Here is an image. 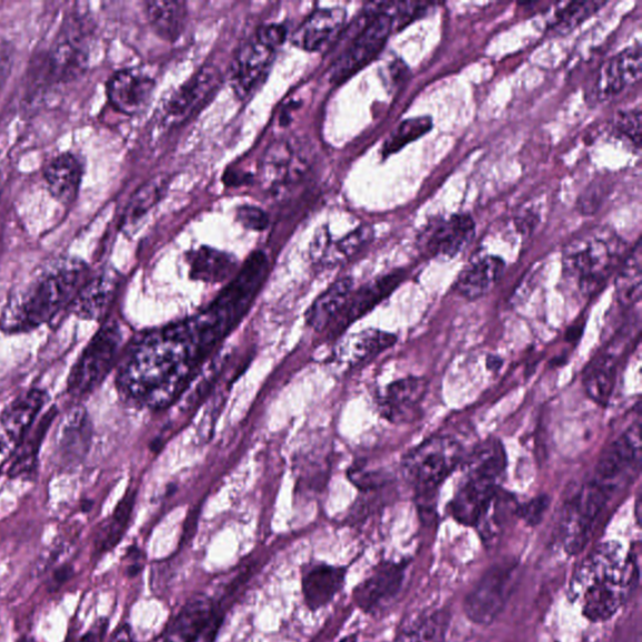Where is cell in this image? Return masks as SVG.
<instances>
[{"label": "cell", "instance_id": "obj_1", "mask_svg": "<svg viewBox=\"0 0 642 642\" xmlns=\"http://www.w3.org/2000/svg\"><path fill=\"white\" fill-rule=\"evenodd\" d=\"M639 582V568L621 544H599L573 573L570 595L580 601L582 614L591 622H605L625 604Z\"/></svg>", "mask_w": 642, "mask_h": 642}, {"label": "cell", "instance_id": "obj_2", "mask_svg": "<svg viewBox=\"0 0 642 642\" xmlns=\"http://www.w3.org/2000/svg\"><path fill=\"white\" fill-rule=\"evenodd\" d=\"M89 280L80 260L64 259L46 268L9 300L0 325L7 333H23L41 327L72 301Z\"/></svg>", "mask_w": 642, "mask_h": 642}, {"label": "cell", "instance_id": "obj_3", "mask_svg": "<svg viewBox=\"0 0 642 642\" xmlns=\"http://www.w3.org/2000/svg\"><path fill=\"white\" fill-rule=\"evenodd\" d=\"M504 472L505 453L499 441L477 447L463 467L461 483L450 504L452 518L464 526L475 528L484 509L500 491Z\"/></svg>", "mask_w": 642, "mask_h": 642}, {"label": "cell", "instance_id": "obj_4", "mask_svg": "<svg viewBox=\"0 0 642 642\" xmlns=\"http://www.w3.org/2000/svg\"><path fill=\"white\" fill-rule=\"evenodd\" d=\"M622 254L624 242L615 232L591 230L571 242L563 257V267L583 293L591 294L605 283Z\"/></svg>", "mask_w": 642, "mask_h": 642}, {"label": "cell", "instance_id": "obj_5", "mask_svg": "<svg viewBox=\"0 0 642 642\" xmlns=\"http://www.w3.org/2000/svg\"><path fill=\"white\" fill-rule=\"evenodd\" d=\"M285 38V27L268 24L240 48L231 70V86L240 100L250 99L267 81L278 48Z\"/></svg>", "mask_w": 642, "mask_h": 642}, {"label": "cell", "instance_id": "obj_6", "mask_svg": "<svg viewBox=\"0 0 642 642\" xmlns=\"http://www.w3.org/2000/svg\"><path fill=\"white\" fill-rule=\"evenodd\" d=\"M122 343L120 324L114 320L106 321L74 364L68 378V393L82 398L93 392L116 365Z\"/></svg>", "mask_w": 642, "mask_h": 642}, {"label": "cell", "instance_id": "obj_7", "mask_svg": "<svg viewBox=\"0 0 642 642\" xmlns=\"http://www.w3.org/2000/svg\"><path fill=\"white\" fill-rule=\"evenodd\" d=\"M462 459L461 445L450 437H432L404 457V479L421 494L431 493Z\"/></svg>", "mask_w": 642, "mask_h": 642}, {"label": "cell", "instance_id": "obj_8", "mask_svg": "<svg viewBox=\"0 0 642 642\" xmlns=\"http://www.w3.org/2000/svg\"><path fill=\"white\" fill-rule=\"evenodd\" d=\"M389 6L369 4L367 21L330 68V81L335 84L348 81L382 52L394 28L393 16L387 9Z\"/></svg>", "mask_w": 642, "mask_h": 642}, {"label": "cell", "instance_id": "obj_9", "mask_svg": "<svg viewBox=\"0 0 642 642\" xmlns=\"http://www.w3.org/2000/svg\"><path fill=\"white\" fill-rule=\"evenodd\" d=\"M519 562L505 560L483 573L465 596L463 610L473 624L488 626L498 619L512 595Z\"/></svg>", "mask_w": 642, "mask_h": 642}, {"label": "cell", "instance_id": "obj_10", "mask_svg": "<svg viewBox=\"0 0 642 642\" xmlns=\"http://www.w3.org/2000/svg\"><path fill=\"white\" fill-rule=\"evenodd\" d=\"M610 485L593 479L566 505L561 524L563 549L576 556L586 549L600 514L614 493Z\"/></svg>", "mask_w": 642, "mask_h": 642}, {"label": "cell", "instance_id": "obj_11", "mask_svg": "<svg viewBox=\"0 0 642 642\" xmlns=\"http://www.w3.org/2000/svg\"><path fill=\"white\" fill-rule=\"evenodd\" d=\"M221 82L222 77L218 67L208 64L200 68L171 97L164 110V121L171 128L189 121L217 94Z\"/></svg>", "mask_w": 642, "mask_h": 642}, {"label": "cell", "instance_id": "obj_12", "mask_svg": "<svg viewBox=\"0 0 642 642\" xmlns=\"http://www.w3.org/2000/svg\"><path fill=\"white\" fill-rule=\"evenodd\" d=\"M407 563L385 561L360 582L353 592L354 604L365 614H375L397 598L402 590Z\"/></svg>", "mask_w": 642, "mask_h": 642}, {"label": "cell", "instance_id": "obj_13", "mask_svg": "<svg viewBox=\"0 0 642 642\" xmlns=\"http://www.w3.org/2000/svg\"><path fill=\"white\" fill-rule=\"evenodd\" d=\"M403 279L404 272L398 270L353 291L342 313H340L332 327L328 329L329 335L334 338L343 334L348 327L355 323L360 318H363L369 311L381 303V301L391 295L398 285L402 283Z\"/></svg>", "mask_w": 642, "mask_h": 642}, {"label": "cell", "instance_id": "obj_14", "mask_svg": "<svg viewBox=\"0 0 642 642\" xmlns=\"http://www.w3.org/2000/svg\"><path fill=\"white\" fill-rule=\"evenodd\" d=\"M47 402V394L39 389L19 395L16 401L7 407L0 414V451L6 455L13 452L24 434L29 431L43 405Z\"/></svg>", "mask_w": 642, "mask_h": 642}, {"label": "cell", "instance_id": "obj_15", "mask_svg": "<svg viewBox=\"0 0 642 642\" xmlns=\"http://www.w3.org/2000/svg\"><path fill=\"white\" fill-rule=\"evenodd\" d=\"M641 438L640 424L631 427L624 435L612 443L602 454L595 477L593 479L610 485L616 490L620 482L624 481L628 473L640 464Z\"/></svg>", "mask_w": 642, "mask_h": 642}, {"label": "cell", "instance_id": "obj_16", "mask_svg": "<svg viewBox=\"0 0 642 642\" xmlns=\"http://www.w3.org/2000/svg\"><path fill=\"white\" fill-rule=\"evenodd\" d=\"M427 392V382L423 378L410 377L399 379L388 384L377 397L379 412L393 423L411 422L417 415L423 397Z\"/></svg>", "mask_w": 642, "mask_h": 642}, {"label": "cell", "instance_id": "obj_17", "mask_svg": "<svg viewBox=\"0 0 642 642\" xmlns=\"http://www.w3.org/2000/svg\"><path fill=\"white\" fill-rule=\"evenodd\" d=\"M347 18L342 8L318 9L299 26L291 41L307 52L323 51L343 32Z\"/></svg>", "mask_w": 642, "mask_h": 642}, {"label": "cell", "instance_id": "obj_18", "mask_svg": "<svg viewBox=\"0 0 642 642\" xmlns=\"http://www.w3.org/2000/svg\"><path fill=\"white\" fill-rule=\"evenodd\" d=\"M92 442V424L83 408H76L64 417L57 432L56 457L62 467L83 461Z\"/></svg>", "mask_w": 642, "mask_h": 642}, {"label": "cell", "instance_id": "obj_19", "mask_svg": "<svg viewBox=\"0 0 642 642\" xmlns=\"http://www.w3.org/2000/svg\"><path fill=\"white\" fill-rule=\"evenodd\" d=\"M373 239V230L362 227L349 235L333 240L328 231H320L311 244L310 255L318 268L332 269L344 264L362 251Z\"/></svg>", "mask_w": 642, "mask_h": 642}, {"label": "cell", "instance_id": "obj_20", "mask_svg": "<svg viewBox=\"0 0 642 642\" xmlns=\"http://www.w3.org/2000/svg\"><path fill=\"white\" fill-rule=\"evenodd\" d=\"M347 569L318 562L309 565L301 575V591L305 605L311 611H318L332 604L338 593L343 590Z\"/></svg>", "mask_w": 642, "mask_h": 642}, {"label": "cell", "instance_id": "obj_21", "mask_svg": "<svg viewBox=\"0 0 642 642\" xmlns=\"http://www.w3.org/2000/svg\"><path fill=\"white\" fill-rule=\"evenodd\" d=\"M397 338L379 329H367L340 340L334 352L338 367L353 369L392 348Z\"/></svg>", "mask_w": 642, "mask_h": 642}, {"label": "cell", "instance_id": "obj_22", "mask_svg": "<svg viewBox=\"0 0 642 642\" xmlns=\"http://www.w3.org/2000/svg\"><path fill=\"white\" fill-rule=\"evenodd\" d=\"M154 90L152 78L132 70L114 73L107 86V93L117 111L136 114L146 109Z\"/></svg>", "mask_w": 642, "mask_h": 642}, {"label": "cell", "instance_id": "obj_23", "mask_svg": "<svg viewBox=\"0 0 642 642\" xmlns=\"http://www.w3.org/2000/svg\"><path fill=\"white\" fill-rule=\"evenodd\" d=\"M641 50L640 47H631L628 50L612 57L598 76L595 91L600 100H608L628 87L635 84L641 76Z\"/></svg>", "mask_w": 642, "mask_h": 642}, {"label": "cell", "instance_id": "obj_24", "mask_svg": "<svg viewBox=\"0 0 642 642\" xmlns=\"http://www.w3.org/2000/svg\"><path fill=\"white\" fill-rule=\"evenodd\" d=\"M119 285L120 278L114 271H103L102 274L87 280L72 301L73 313L87 320H101L111 308Z\"/></svg>", "mask_w": 642, "mask_h": 642}, {"label": "cell", "instance_id": "obj_25", "mask_svg": "<svg viewBox=\"0 0 642 642\" xmlns=\"http://www.w3.org/2000/svg\"><path fill=\"white\" fill-rule=\"evenodd\" d=\"M220 609L205 593L192 596L170 621L162 642H190Z\"/></svg>", "mask_w": 642, "mask_h": 642}, {"label": "cell", "instance_id": "obj_26", "mask_svg": "<svg viewBox=\"0 0 642 642\" xmlns=\"http://www.w3.org/2000/svg\"><path fill=\"white\" fill-rule=\"evenodd\" d=\"M475 225L469 215H453L438 221L428 231L427 248L434 255L454 258L469 247Z\"/></svg>", "mask_w": 642, "mask_h": 642}, {"label": "cell", "instance_id": "obj_27", "mask_svg": "<svg viewBox=\"0 0 642 642\" xmlns=\"http://www.w3.org/2000/svg\"><path fill=\"white\" fill-rule=\"evenodd\" d=\"M190 277L208 284L231 281L239 271L238 260L225 251L201 247L188 255Z\"/></svg>", "mask_w": 642, "mask_h": 642}, {"label": "cell", "instance_id": "obj_28", "mask_svg": "<svg viewBox=\"0 0 642 642\" xmlns=\"http://www.w3.org/2000/svg\"><path fill=\"white\" fill-rule=\"evenodd\" d=\"M504 269V261L499 257H483L475 260L457 279L455 291L469 300L480 299L499 283Z\"/></svg>", "mask_w": 642, "mask_h": 642}, {"label": "cell", "instance_id": "obj_29", "mask_svg": "<svg viewBox=\"0 0 642 642\" xmlns=\"http://www.w3.org/2000/svg\"><path fill=\"white\" fill-rule=\"evenodd\" d=\"M353 280L342 278L330 285L307 311V323L317 332L328 330L342 313L353 293Z\"/></svg>", "mask_w": 642, "mask_h": 642}, {"label": "cell", "instance_id": "obj_30", "mask_svg": "<svg viewBox=\"0 0 642 642\" xmlns=\"http://www.w3.org/2000/svg\"><path fill=\"white\" fill-rule=\"evenodd\" d=\"M56 417L57 408H52L41 420L29 428V431L12 452V460L8 470L9 477L17 479V477L29 475L36 470L39 451H41L47 432L50 430Z\"/></svg>", "mask_w": 642, "mask_h": 642}, {"label": "cell", "instance_id": "obj_31", "mask_svg": "<svg viewBox=\"0 0 642 642\" xmlns=\"http://www.w3.org/2000/svg\"><path fill=\"white\" fill-rule=\"evenodd\" d=\"M81 180L82 164L72 153L58 156L46 170L48 188L53 197L62 202L74 200Z\"/></svg>", "mask_w": 642, "mask_h": 642}, {"label": "cell", "instance_id": "obj_32", "mask_svg": "<svg viewBox=\"0 0 642 642\" xmlns=\"http://www.w3.org/2000/svg\"><path fill=\"white\" fill-rule=\"evenodd\" d=\"M134 502L136 492L129 491L123 495L119 504H117L109 520L102 523L94 539V556L101 558L103 554L119 546L130 526Z\"/></svg>", "mask_w": 642, "mask_h": 642}, {"label": "cell", "instance_id": "obj_33", "mask_svg": "<svg viewBox=\"0 0 642 642\" xmlns=\"http://www.w3.org/2000/svg\"><path fill=\"white\" fill-rule=\"evenodd\" d=\"M519 508L510 493L501 490L495 493L475 524L482 540L489 543L498 539L514 515H518Z\"/></svg>", "mask_w": 642, "mask_h": 642}, {"label": "cell", "instance_id": "obj_34", "mask_svg": "<svg viewBox=\"0 0 642 642\" xmlns=\"http://www.w3.org/2000/svg\"><path fill=\"white\" fill-rule=\"evenodd\" d=\"M149 21L163 41L177 42L188 22V6L183 2H149Z\"/></svg>", "mask_w": 642, "mask_h": 642}, {"label": "cell", "instance_id": "obj_35", "mask_svg": "<svg viewBox=\"0 0 642 642\" xmlns=\"http://www.w3.org/2000/svg\"><path fill=\"white\" fill-rule=\"evenodd\" d=\"M294 154L287 142L271 144L261 162V180L269 189L287 182L293 172Z\"/></svg>", "mask_w": 642, "mask_h": 642}, {"label": "cell", "instance_id": "obj_36", "mask_svg": "<svg viewBox=\"0 0 642 642\" xmlns=\"http://www.w3.org/2000/svg\"><path fill=\"white\" fill-rule=\"evenodd\" d=\"M170 178L168 174L152 179L133 194L128 209H126L123 225L131 228L134 223L141 221L146 213L158 205V202L164 197L169 188Z\"/></svg>", "mask_w": 642, "mask_h": 642}, {"label": "cell", "instance_id": "obj_37", "mask_svg": "<svg viewBox=\"0 0 642 642\" xmlns=\"http://www.w3.org/2000/svg\"><path fill=\"white\" fill-rule=\"evenodd\" d=\"M616 379V363L614 358H600L593 363L585 377V389L592 401L606 405L614 392Z\"/></svg>", "mask_w": 642, "mask_h": 642}, {"label": "cell", "instance_id": "obj_38", "mask_svg": "<svg viewBox=\"0 0 642 642\" xmlns=\"http://www.w3.org/2000/svg\"><path fill=\"white\" fill-rule=\"evenodd\" d=\"M449 611L438 610L413 622L397 642H444L450 629Z\"/></svg>", "mask_w": 642, "mask_h": 642}, {"label": "cell", "instance_id": "obj_39", "mask_svg": "<svg viewBox=\"0 0 642 642\" xmlns=\"http://www.w3.org/2000/svg\"><path fill=\"white\" fill-rule=\"evenodd\" d=\"M641 242L638 241L634 249L622 261L619 272L616 289L621 304H634L641 295Z\"/></svg>", "mask_w": 642, "mask_h": 642}, {"label": "cell", "instance_id": "obj_40", "mask_svg": "<svg viewBox=\"0 0 642 642\" xmlns=\"http://www.w3.org/2000/svg\"><path fill=\"white\" fill-rule=\"evenodd\" d=\"M433 122L430 117H414L408 119L398 126L395 131L389 138L383 148L384 156L394 154L405 148L407 144L421 139L422 136L430 132Z\"/></svg>", "mask_w": 642, "mask_h": 642}, {"label": "cell", "instance_id": "obj_41", "mask_svg": "<svg viewBox=\"0 0 642 642\" xmlns=\"http://www.w3.org/2000/svg\"><path fill=\"white\" fill-rule=\"evenodd\" d=\"M601 7H604L602 2H576L571 3L563 8L556 16V21H554V31L565 34L582 22H585L589 17L596 13Z\"/></svg>", "mask_w": 642, "mask_h": 642}, {"label": "cell", "instance_id": "obj_42", "mask_svg": "<svg viewBox=\"0 0 642 642\" xmlns=\"http://www.w3.org/2000/svg\"><path fill=\"white\" fill-rule=\"evenodd\" d=\"M551 500L549 495L542 494L531 500L526 504L520 505L518 515L531 528H536L542 522L544 514L550 508Z\"/></svg>", "mask_w": 642, "mask_h": 642}, {"label": "cell", "instance_id": "obj_43", "mask_svg": "<svg viewBox=\"0 0 642 642\" xmlns=\"http://www.w3.org/2000/svg\"><path fill=\"white\" fill-rule=\"evenodd\" d=\"M615 124L616 130L639 148L641 142V111L632 110L620 113Z\"/></svg>", "mask_w": 642, "mask_h": 642}, {"label": "cell", "instance_id": "obj_44", "mask_svg": "<svg viewBox=\"0 0 642 642\" xmlns=\"http://www.w3.org/2000/svg\"><path fill=\"white\" fill-rule=\"evenodd\" d=\"M432 4L420 3V2H407L397 4L395 16H393L394 26L397 29H401L407 24H410L414 19L420 18Z\"/></svg>", "mask_w": 642, "mask_h": 642}, {"label": "cell", "instance_id": "obj_45", "mask_svg": "<svg viewBox=\"0 0 642 642\" xmlns=\"http://www.w3.org/2000/svg\"><path fill=\"white\" fill-rule=\"evenodd\" d=\"M237 218L241 225L249 230L262 231L269 225L267 212L257 207L240 208Z\"/></svg>", "mask_w": 642, "mask_h": 642}, {"label": "cell", "instance_id": "obj_46", "mask_svg": "<svg viewBox=\"0 0 642 642\" xmlns=\"http://www.w3.org/2000/svg\"><path fill=\"white\" fill-rule=\"evenodd\" d=\"M223 619H225V612L220 609L190 642H217Z\"/></svg>", "mask_w": 642, "mask_h": 642}, {"label": "cell", "instance_id": "obj_47", "mask_svg": "<svg viewBox=\"0 0 642 642\" xmlns=\"http://www.w3.org/2000/svg\"><path fill=\"white\" fill-rule=\"evenodd\" d=\"M110 622L107 619H100L96 621L90 630H87L84 634L78 638H72L66 642H102L107 630H109Z\"/></svg>", "mask_w": 642, "mask_h": 642}, {"label": "cell", "instance_id": "obj_48", "mask_svg": "<svg viewBox=\"0 0 642 642\" xmlns=\"http://www.w3.org/2000/svg\"><path fill=\"white\" fill-rule=\"evenodd\" d=\"M73 575V568L70 565H63L62 568L54 571L51 586L53 590L60 589L64 583L70 580Z\"/></svg>", "mask_w": 642, "mask_h": 642}, {"label": "cell", "instance_id": "obj_49", "mask_svg": "<svg viewBox=\"0 0 642 642\" xmlns=\"http://www.w3.org/2000/svg\"><path fill=\"white\" fill-rule=\"evenodd\" d=\"M110 642H136L132 629L129 624H123L114 631Z\"/></svg>", "mask_w": 642, "mask_h": 642}, {"label": "cell", "instance_id": "obj_50", "mask_svg": "<svg viewBox=\"0 0 642 642\" xmlns=\"http://www.w3.org/2000/svg\"><path fill=\"white\" fill-rule=\"evenodd\" d=\"M358 638H359L358 634H350L340 640L339 642H358Z\"/></svg>", "mask_w": 642, "mask_h": 642}, {"label": "cell", "instance_id": "obj_51", "mask_svg": "<svg viewBox=\"0 0 642 642\" xmlns=\"http://www.w3.org/2000/svg\"><path fill=\"white\" fill-rule=\"evenodd\" d=\"M24 642H36V641L31 639V640H28V641H24Z\"/></svg>", "mask_w": 642, "mask_h": 642}, {"label": "cell", "instance_id": "obj_52", "mask_svg": "<svg viewBox=\"0 0 642 642\" xmlns=\"http://www.w3.org/2000/svg\"><path fill=\"white\" fill-rule=\"evenodd\" d=\"M0 457H4V454L2 453V451H0Z\"/></svg>", "mask_w": 642, "mask_h": 642}]
</instances>
